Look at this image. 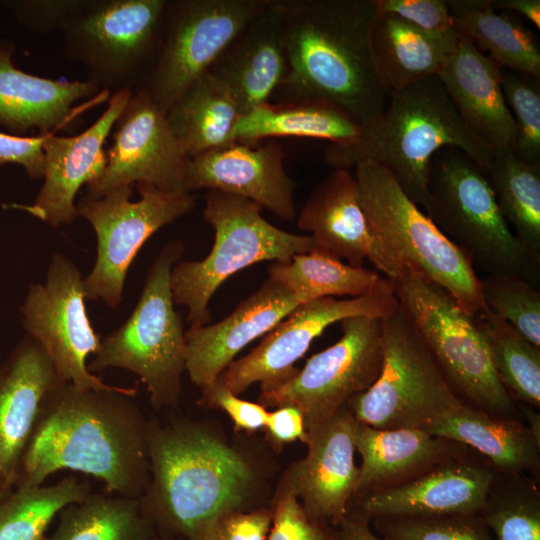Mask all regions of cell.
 <instances>
[{
	"label": "cell",
	"mask_w": 540,
	"mask_h": 540,
	"mask_svg": "<svg viewBox=\"0 0 540 540\" xmlns=\"http://www.w3.org/2000/svg\"><path fill=\"white\" fill-rule=\"evenodd\" d=\"M167 0H89L62 29L67 55L102 92L135 90L159 48Z\"/></svg>",
	"instance_id": "obj_11"
},
{
	"label": "cell",
	"mask_w": 540,
	"mask_h": 540,
	"mask_svg": "<svg viewBox=\"0 0 540 540\" xmlns=\"http://www.w3.org/2000/svg\"><path fill=\"white\" fill-rule=\"evenodd\" d=\"M375 271L354 267L317 249L294 255L287 262H273L268 278L284 286L300 304L320 298L362 296L381 279Z\"/></svg>",
	"instance_id": "obj_34"
},
{
	"label": "cell",
	"mask_w": 540,
	"mask_h": 540,
	"mask_svg": "<svg viewBox=\"0 0 540 540\" xmlns=\"http://www.w3.org/2000/svg\"><path fill=\"white\" fill-rule=\"evenodd\" d=\"M485 173L502 216L540 269V165L495 153Z\"/></svg>",
	"instance_id": "obj_35"
},
{
	"label": "cell",
	"mask_w": 540,
	"mask_h": 540,
	"mask_svg": "<svg viewBox=\"0 0 540 540\" xmlns=\"http://www.w3.org/2000/svg\"><path fill=\"white\" fill-rule=\"evenodd\" d=\"M261 209L239 196L206 191L202 213L215 232L212 249L202 260L178 261L170 274L173 301L187 308L190 326L210 323L212 296L236 272L258 262H287L296 254L320 249L310 235L269 223Z\"/></svg>",
	"instance_id": "obj_7"
},
{
	"label": "cell",
	"mask_w": 540,
	"mask_h": 540,
	"mask_svg": "<svg viewBox=\"0 0 540 540\" xmlns=\"http://www.w3.org/2000/svg\"><path fill=\"white\" fill-rule=\"evenodd\" d=\"M426 215L486 274H510L535 286L537 268L502 216L485 171L455 147L432 158Z\"/></svg>",
	"instance_id": "obj_6"
},
{
	"label": "cell",
	"mask_w": 540,
	"mask_h": 540,
	"mask_svg": "<svg viewBox=\"0 0 540 540\" xmlns=\"http://www.w3.org/2000/svg\"><path fill=\"white\" fill-rule=\"evenodd\" d=\"M266 0H167L156 58L137 88L166 113L207 73Z\"/></svg>",
	"instance_id": "obj_12"
},
{
	"label": "cell",
	"mask_w": 540,
	"mask_h": 540,
	"mask_svg": "<svg viewBox=\"0 0 540 540\" xmlns=\"http://www.w3.org/2000/svg\"><path fill=\"white\" fill-rule=\"evenodd\" d=\"M272 524L266 540H336L335 527L311 520L297 498L275 492Z\"/></svg>",
	"instance_id": "obj_44"
},
{
	"label": "cell",
	"mask_w": 540,
	"mask_h": 540,
	"mask_svg": "<svg viewBox=\"0 0 540 540\" xmlns=\"http://www.w3.org/2000/svg\"><path fill=\"white\" fill-rule=\"evenodd\" d=\"M398 307L393 284L384 276L362 296L326 297L300 304L265 334L251 352L230 363L216 381L236 395L254 383H260L261 392L269 391L297 372L294 364L333 323L354 316L384 319Z\"/></svg>",
	"instance_id": "obj_15"
},
{
	"label": "cell",
	"mask_w": 540,
	"mask_h": 540,
	"mask_svg": "<svg viewBox=\"0 0 540 540\" xmlns=\"http://www.w3.org/2000/svg\"><path fill=\"white\" fill-rule=\"evenodd\" d=\"M198 403L204 408L225 411L237 431L256 432L264 429L269 413L263 405L240 399L218 381L201 390Z\"/></svg>",
	"instance_id": "obj_47"
},
{
	"label": "cell",
	"mask_w": 540,
	"mask_h": 540,
	"mask_svg": "<svg viewBox=\"0 0 540 540\" xmlns=\"http://www.w3.org/2000/svg\"><path fill=\"white\" fill-rule=\"evenodd\" d=\"M10 490H0V501L11 491Z\"/></svg>",
	"instance_id": "obj_53"
},
{
	"label": "cell",
	"mask_w": 540,
	"mask_h": 540,
	"mask_svg": "<svg viewBox=\"0 0 540 540\" xmlns=\"http://www.w3.org/2000/svg\"><path fill=\"white\" fill-rule=\"evenodd\" d=\"M282 0L265 5L209 70L234 97L241 114L270 103L288 73Z\"/></svg>",
	"instance_id": "obj_24"
},
{
	"label": "cell",
	"mask_w": 540,
	"mask_h": 540,
	"mask_svg": "<svg viewBox=\"0 0 540 540\" xmlns=\"http://www.w3.org/2000/svg\"><path fill=\"white\" fill-rule=\"evenodd\" d=\"M299 303L278 282L267 280L224 319L190 326L186 337V368L200 389L212 385L249 343L267 334Z\"/></svg>",
	"instance_id": "obj_22"
},
{
	"label": "cell",
	"mask_w": 540,
	"mask_h": 540,
	"mask_svg": "<svg viewBox=\"0 0 540 540\" xmlns=\"http://www.w3.org/2000/svg\"><path fill=\"white\" fill-rule=\"evenodd\" d=\"M382 342L379 376L346 404L359 423L424 429L462 405L400 305L382 319Z\"/></svg>",
	"instance_id": "obj_10"
},
{
	"label": "cell",
	"mask_w": 540,
	"mask_h": 540,
	"mask_svg": "<svg viewBox=\"0 0 540 540\" xmlns=\"http://www.w3.org/2000/svg\"><path fill=\"white\" fill-rule=\"evenodd\" d=\"M370 519L357 510H348L335 527L336 540H391L378 537L369 526Z\"/></svg>",
	"instance_id": "obj_50"
},
{
	"label": "cell",
	"mask_w": 540,
	"mask_h": 540,
	"mask_svg": "<svg viewBox=\"0 0 540 540\" xmlns=\"http://www.w3.org/2000/svg\"><path fill=\"white\" fill-rule=\"evenodd\" d=\"M484 305L540 348V292L528 281L510 274L479 277Z\"/></svg>",
	"instance_id": "obj_40"
},
{
	"label": "cell",
	"mask_w": 540,
	"mask_h": 540,
	"mask_svg": "<svg viewBox=\"0 0 540 540\" xmlns=\"http://www.w3.org/2000/svg\"><path fill=\"white\" fill-rule=\"evenodd\" d=\"M91 492L89 481L74 475L53 485L12 489L0 501V540H43L55 516Z\"/></svg>",
	"instance_id": "obj_38"
},
{
	"label": "cell",
	"mask_w": 540,
	"mask_h": 540,
	"mask_svg": "<svg viewBox=\"0 0 540 540\" xmlns=\"http://www.w3.org/2000/svg\"><path fill=\"white\" fill-rule=\"evenodd\" d=\"M362 129L347 112L329 103H268L240 115L233 130V143L305 137L346 144L359 137Z\"/></svg>",
	"instance_id": "obj_32"
},
{
	"label": "cell",
	"mask_w": 540,
	"mask_h": 540,
	"mask_svg": "<svg viewBox=\"0 0 540 540\" xmlns=\"http://www.w3.org/2000/svg\"><path fill=\"white\" fill-rule=\"evenodd\" d=\"M282 145L232 143L188 158L183 192L216 190L248 199L284 221L296 216L294 180L286 172Z\"/></svg>",
	"instance_id": "obj_21"
},
{
	"label": "cell",
	"mask_w": 540,
	"mask_h": 540,
	"mask_svg": "<svg viewBox=\"0 0 540 540\" xmlns=\"http://www.w3.org/2000/svg\"><path fill=\"white\" fill-rule=\"evenodd\" d=\"M497 470L476 452L439 464L401 484L355 498L373 518L479 514Z\"/></svg>",
	"instance_id": "obj_19"
},
{
	"label": "cell",
	"mask_w": 540,
	"mask_h": 540,
	"mask_svg": "<svg viewBox=\"0 0 540 540\" xmlns=\"http://www.w3.org/2000/svg\"><path fill=\"white\" fill-rule=\"evenodd\" d=\"M373 1L377 11L393 14L430 35L458 40L462 34L446 0Z\"/></svg>",
	"instance_id": "obj_43"
},
{
	"label": "cell",
	"mask_w": 540,
	"mask_h": 540,
	"mask_svg": "<svg viewBox=\"0 0 540 540\" xmlns=\"http://www.w3.org/2000/svg\"><path fill=\"white\" fill-rule=\"evenodd\" d=\"M61 382L41 345L28 334L0 365V490L15 487L42 403Z\"/></svg>",
	"instance_id": "obj_23"
},
{
	"label": "cell",
	"mask_w": 540,
	"mask_h": 540,
	"mask_svg": "<svg viewBox=\"0 0 540 540\" xmlns=\"http://www.w3.org/2000/svg\"><path fill=\"white\" fill-rule=\"evenodd\" d=\"M354 168L370 234L367 259L388 279L407 270L421 274L474 316L484 303L470 259L409 199L386 169L371 161Z\"/></svg>",
	"instance_id": "obj_5"
},
{
	"label": "cell",
	"mask_w": 540,
	"mask_h": 540,
	"mask_svg": "<svg viewBox=\"0 0 540 540\" xmlns=\"http://www.w3.org/2000/svg\"><path fill=\"white\" fill-rule=\"evenodd\" d=\"M297 226L321 250L354 267L368 258L370 234L357 181L350 170L334 169L311 191Z\"/></svg>",
	"instance_id": "obj_28"
},
{
	"label": "cell",
	"mask_w": 540,
	"mask_h": 540,
	"mask_svg": "<svg viewBox=\"0 0 540 540\" xmlns=\"http://www.w3.org/2000/svg\"><path fill=\"white\" fill-rule=\"evenodd\" d=\"M444 147H455L485 172L494 152L464 123L438 75L390 91L380 118L364 126L346 144L330 143L324 160L333 169L355 167L363 161L386 169L404 193L421 209L427 199L430 162Z\"/></svg>",
	"instance_id": "obj_4"
},
{
	"label": "cell",
	"mask_w": 540,
	"mask_h": 540,
	"mask_svg": "<svg viewBox=\"0 0 540 540\" xmlns=\"http://www.w3.org/2000/svg\"><path fill=\"white\" fill-rule=\"evenodd\" d=\"M479 515L494 540H540L538 477L497 472Z\"/></svg>",
	"instance_id": "obj_39"
},
{
	"label": "cell",
	"mask_w": 540,
	"mask_h": 540,
	"mask_svg": "<svg viewBox=\"0 0 540 540\" xmlns=\"http://www.w3.org/2000/svg\"><path fill=\"white\" fill-rule=\"evenodd\" d=\"M340 323L342 336L336 343L313 355L277 387L261 392L258 403L265 408H298L308 431L370 388L382 366V319L354 316Z\"/></svg>",
	"instance_id": "obj_14"
},
{
	"label": "cell",
	"mask_w": 540,
	"mask_h": 540,
	"mask_svg": "<svg viewBox=\"0 0 540 540\" xmlns=\"http://www.w3.org/2000/svg\"><path fill=\"white\" fill-rule=\"evenodd\" d=\"M288 73L282 103L324 102L363 127L383 114L389 91L370 49L373 0H282Z\"/></svg>",
	"instance_id": "obj_2"
},
{
	"label": "cell",
	"mask_w": 540,
	"mask_h": 540,
	"mask_svg": "<svg viewBox=\"0 0 540 540\" xmlns=\"http://www.w3.org/2000/svg\"><path fill=\"white\" fill-rule=\"evenodd\" d=\"M447 4L460 32L501 70L540 79V48L531 30L498 12L493 0H448Z\"/></svg>",
	"instance_id": "obj_33"
},
{
	"label": "cell",
	"mask_w": 540,
	"mask_h": 540,
	"mask_svg": "<svg viewBox=\"0 0 540 540\" xmlns=\"http://www.w3.org/2000/svg\"><path fill=\"white\" fill-rule=\"evenodd\" d=\"M391 280L399 305L462 404L501 417L520 411L492 364L474 317L443 287L407 270Z\"/></svg>",
	"instance_id": "obj_9"
},
{
	"label": "cell",
	"mask_w": 540,
	"mask_h": 540,
	"mask_svg": "<svg viewBox=\"0 0 540 540\" xmlns=\"http://www.w3.org/2000/svg\"><path fill=\"white\" fill-rule=\"evenodd\" d=\"M13 45L0 44V126L20 134H48L73 115L76 101L102 91L85 81L54 80L26 73L12 62Z\"/></svg>",
	"instance_id": "obj_27"
},
{
	"label": "cell",
	"mask_w": 540,
	"mask_h": 540,
	"mask_svg": "<svg viewBox=\"0 0 540 540\" xmlns=\"http://www.w3.org/2000/svg\"><path fill=\"white\" fill-rule=\"evenodd\" d=\"M497 10L513 11L526 18L536 29H540L539 0H493Z\"/></svg>",
	"instance_id": "obj_51"
},
{
	"label": "cell",
	"mask_w": 540,
	"mask_h": 540,
	"mask_svg": "<svg viewBox=\"0 0 540 540\" xmlns=\"http://www.w3.org/2000/svg\"><path fill=\"white\" fill-rule=\"evenodd\" d=\"M423 430L465 445L497 472L539 475L540 440L520 417L495 416L462 404Z\"/></svg>",
	"instance_id": "obj_29"
},
{
	"label": "cell",
	"mask_w": 540,
	"mask_h": 540,
	"mask_svg": "<svg viewBox=\"0 0 540 540\" xmlns=\"http://www.w3.org/2000/svg\"><path fill=\"white\" fill-rule=\"evenodd\" d=\"M357 423L345 405L309 429L306 456L293 462L277 484L275 492L297 498L313 521L336 527L355 496L359 477L354 460Z\"/></svg>",
	"instance_id": "obj_18"
},
{
	"label": "cell",
	"mask_w": 540,
	"mask_h": 540,
	"mask_svg": "<svg viewBox=\"0 0 540 540\" xmlns=\"http://www.w3.org/2000/svg\"><path fill=\"white\" fill-rule=\"evenodd\" d=\"M272 517L265 507L228 511L208 522L199 540H266Z\"/></svg>",
	"instance_id": "obj_45"
},
{
	"label": "cell",
	"mask_w": 540,
	"mask_h": 540,
	"mask_svg": "<svg viewBox=\"0 0 540 540\" xmlns=\"http://www.w3.org/2000/svg\"><path fill=\"white\" fill-rule=\"evenodd\" d=\"M240 115L231 92L209 71L193 82L165 113L188 158L232 144Z\"/></svg>",
	"instance_id": "obj_31"
},
{
	"label": "cell",
	"mask_w": 540,
	"mask_h": 540,
	"mask_svg": "<svg viewBox=\"0 0 540 540\" xmlns=\"http://www.w3.org/2000/svg\"><path fill=\"white\" fill-rule=\"evenodd\" d=\"M499 380L518 404L540 407V348L485 305L474 316Z\"/></svg>",
	"instance_id": "obj_37"
},
{
	"label": "cell",
	"mask_w": 540,
	"mask_h": 540,
	"mask_svg": "<svg viewBox=\"0 0 540 540\" xmlns=\"http://www.w3.org/2000/svg\"><path fill=\"white\" fill-rule=\"evenodd\" d=\"M355 450L362 464L353 499L401 484L439 464L473 452L465 445L423 429H378L359 422Z\"/></svg>",
	"instance_id": "obj_26"
},
{
	"label": "cell",
	"mask_w": 540,
	"mask_h": 540,
	"mask_svg": "<svg viewBox=\"0 0 540 540\" xmlns=\"http://www.w3.org/2000/svg\"><path fill=\"white\" fill-rule=\"evenodd\" d=\"M49 134L23 136L0 132V166L17 164L31 179H43V144Z\"/></svg>",
	"instance_id": "obj_48"
},
{
	"label": "cell",
	"mask_w": 540,
	"mask_h": 540,
	"mask_svg": "<svg viewBox=\"0 0 540 540\" xmlns=\"http://www.w3.org/2000/svg\"><path fill=\"white\" fill-rule=\"evenodd\" d=\"M136 186V201L130 200L133 186H123L101 197L85 195L76 204L78 216L91 224L97 238L94 266L83 279L85 298L101 299L112 309L122 301L127 272L145 242L195 207L191 194Z\"/></svg>",
	"instance_id": "obj_13"
},
{
	"label": "cell",
	"mask_w": 540,
	"mask_h": 540,
	"mask_svg": "<svg viewBox=\"0 0 540 540\" xmlns=\"http://www.w3.org/2000/svg\"><path fill=\"white\" fill-rule=\"evenodd\" d=\"M106 167L86 186L101 197L123 186L147 184L166 192H183L188 157L163 113L141 88H136L112 129Z\"/></svg>",
	"instance_id": "obj_17"
},
{
	"label": "cell",
	"mask_w": 540,
	"mask_h": 540,
	"mask_svg": "<svg viewBox=\"0 0 540 540\" xmlns=\"http://www.w3.org/2000/svg\"><path fill=\"white\" fill-rule=\"evenodd\" d=\"M83 277L76 264L54 254L44 283H31L20 306L26 334L35 339L50 359L61 381L81 389H107L113 385L88 370L90 354L101 339L85 306Z\"/></svg>",
	"instance_id": "obj_16"
},
{
	"label": "cell",
	"mask_w": 540,
	"mask_h": 540,
	"mask_svg": "<svg viewBox=\"0 0 540 540\" xmlns=\"http://www.w3.org/2000/svg\"><path fill=\"white\" fill-rule=\"evenodd\" d=\"M501 87L516 129L512 153L540 165V79L502 70Z\"/></svg>",
	"instance_id": "obj_41"
},
{
	"label": "cell",
	"mask_w": 540,
	"mask_h": 540,
	"mask_svg": "<svg viewBox=\"0 0 540 540\" xmlns=\"http://www.w3.org/2000/svg\"><path fill=\"white\" fill-rule=\"evenodd\" d=\"M134 90H120L108 99L103 113L75 136L50 133L43 144V184L31 205H12L27 211L53 228L73 223L78 216L75 197L83 185L103 174L105 142Z\"/></svg>",
	"instance_id": "obj_20"
},
{
	"label": "cell",
	"mask_w": 540,
	"mask_h": 540,
	"mask_svg": "<svg viewBox=\"0 0 540 540\" xmlns=\"http://www.w3.org/2000/svg\"><path fill=\"white\" fill-rule=\"evenodd\" d=\"M150 481L138 499L157 535L199 540L208 522L248 510L256 474L237 448L204 424L148 420Z\"/></svg>",
	"instance_id": "obj_3"
},
{
	"label": "cell",
	"mask_w": 540,
	"mask_h": 540,
	"mask_svg": "<svg viewBox=\"0 0 540 540\" xmlns=\"http://www.w3.org/2000/svg\"><path fill=\"white\" fill-rule=\"evenodd\" d=\"M59 514L46 540H149L157 535L135 498L91 492Z\"/></svg>",
	"instance_id": "obj_36"
},
{
	"label": "cell",
	"mask_w": 540,
	"mask_h": 540,
	"mask_svg": "<svg viewBox=\"0 0 540 540\" xmlns=\"http://www.w3.org/2000/svg\"><path fill=\"white\" fill-rule=\"evenodd\" d=\"M89 0H21L7 1L17 19L29 30L39 34L62 31L66 23Z\"/></svg>",
	"instance_id": "obj_46"
},
{
	"label": "cell",
	"mask_w": 540,
	"mask_h": 540,
	"mask_svg": "<svg viewBox=\"0 0 540 540\" xmlns=\"http://www.w3.org/2000/svg\"><path fill=\"white\" fill-rule=\"evenodd\" d=\"M136 394V387L55 386L42 403L15 487L42 485L68 469L102 480L108 494L139 499L151 466L148 420Z\"/></svg>",
	"instance_id": "obj_1"
},
{
	"label": "cell",
	"mask_w": 540,
	"mask_h": 540,
	"mask_svg": "<svg viewBox=\"0 0 540 540\" xmlns=\"http://www.w3.org/2000/svg\"><path fill=\"white\" fill-rule=\"evenodd\" d=\"M371 520L391 540H494L479 514Z\"/></svg>",
	"instance_id": "obj_42"
},
{
	"label": "cell",
	"mask_w": 540,
	"mask_h": 540,
	"mask_svg": "<svg viewBox=\"0 0 540 540\" xmlns=\"http://www.w3.org/2000/svg\"><path fill=\"white\" fill-rule=\"evenodd\" d=\"M264 429L267 440L276 447L296 440L306 444L308 440L303 415L291 405L280 406L269 412Z\"/></svg>",
	"instance_id": "obj_49"
},
{
	"label": "cell",
	"mask_w": 540,
	"mask_h": 540,
	"mask_svg": "<svg viewBox=\"0 0 540 540\" xmlns=\"http://www.w3.org/2000/svg\"><path fill=\"white\" fill-rule=\"evenodd\" d=\"M183 250L178 240L165 244L149 268L133 312L123 325L101 340L88 365L91 373L120 368L135 374L157 409L176 408L182 394L186 337L174 308L170 274Z\"/></svg>",
	"instance_id": "obj_8"
},
{
	"label": "cell",
	"mask_w": 540,
	"mask_h": 540,
	"mask_svg": "<svg viewBox=\"0 0 540 540\" xmlns=\"http://www.w3.org/2000/svg\"><path fill=\"white\" fill-rule=\"evenodd\" d=\"M501 76L502 70L463 34L438 74L460 118L494 154L512 152L516 136Z\"/></svg>",
	"instance_id": "obj_25"
},
{
	"label": "cell",
	"mask_w": 540,
	"mask_h": 540,
	"mask_svg": "<svg viewBox=\"0 0 540 540\" xmlns=\"http://www.w3.org/2000/svg\"><path fill=\"white\" fill-rule=\"evenodd\" d=\"M149 540H182V539L155 535L154 537L150 538Z\"/></svg>",
	"instance_id": "obj_52"
},
{
	"label": "cell",
	"mask_w": 540,
	"mask_h": 540,
	"mask_svg": "<svg viewBox=\"0 0 540 540\" xmlns=\"http://www.w3.org/2000/svg\"><path fill=\"white\" fill-rule=\"evenodd\" d=\"M458 40L430 35L393 14L377 10L370 27L373 64L389 92L438 75Z\"/></svg>",
	"instance_id": "obj_30"
}]
</instances>
